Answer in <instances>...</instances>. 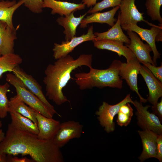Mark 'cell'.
<instances>
[{"label": "cell", "mask_w": 162, "mask_h": 162, "mask_svg": "<svg viewBox=\"0 0 162 162\" xmlns=\"http://www.w3.org/2000/svg\"><path fill=\"white\" fill-rule=\"evenodd\" d=\"M140 74L143 77L148 87L147 101L152 105L157 104L162 96V82L157 78L146 66L141 65Z\"/></svg>", "instance_id": "15"}, {"label": "cell", "mask_w": 162, "mask_h": 162, "mask_svg": "<svg viewBox=\"0 0 162 162\" xmlns=\"http://www.w3.org/2000/svg\"><path fill=\"white\" fill-rule=\"evenodd\" d=\"M8 110V112L14 111L37 124L35 110L27 106L17 94L10 98Z\"/></svg>", "instance_id": "24"}, {"label": "cell", "mask_w": 162, "mask_h": 162, "mask_svg": "<svg viewBox=\"0 0 162 162\" xmlns=\"http://www.w3.org/2000/svg\"><path fill=\"white\" fill-rule=\"evenodd\" d=\"M87 14L86 13L79 17H76L73 12L67 16H60L57 18L56 22L64 29L63 33L65 34L66 41L70 40L76 36L77 27Z\"/></svg>", "instance_id": "20"}, {"label": "cell", "mask_w": 162, "mask_h": 162, "mask_svg": "<svg viewBox=\"0 0 162 162\" xmlns=\"http://www.w3.org/2000/svg\"><path fill=\"white\" fill-rule=\"evenodd\" d=\"M23 0L0 1V21L6 22L11 27H14L13 18L16 10L23 4Z\"/></svg>", "instance_id": "23"}, {"label": "cell", "mask_w": 162, "mask_h": 162, "mask_svg": "<svg viewBox=\"0 0 162 162\" xmlns=\"http://www.w3.org/2000/svg\"><path fill=\"white\" fill-rule=\"evenodd\" d=\"M119 8V6H117L106 12L92 14L82 19L80 24V27L84 28L87 27L88 24L92 23H106L112 26L117 20L114 16Z\"/></svg>", "instance_id": "21"}, {"label": "cell", "mask_w": 162, "mask_h": 162, "mask_svg": "<svg viewBox=\"0 0 162 162\" xmlns=\"http://www.w3.org/2000/svg\"><path fill=\"white\" fill-rule=\"evenodd\" d=\"M119 16L121 25L135 24L143 21L152 26L155 25L145 20L143 13L139 11L135 4V0H122L119 5Z\"/></svg>", "instance_id": "11"}, {"label": "cell", "mask_w": 162, "mask_h": 162, "mask_svg": "<svg viewBox=\"0 0 162 162\" xmlns=\"http://www.w3.org/2000/svg\"><path fill=\"white\" fill-rule=\"evenodd\" d=\"M94 46L97 48L105 50L116 53L120 57L123 56L127 62L136 58L135 55L121 41L110 40H101L93 41Z\"/></svg>", "instance_id": "19"}, {"label": "cell", "mask_w": 162, "mask_h": 162, "mask_svg": "<svg viewBox=\"0 0 162 162\" xmlns=\"http://www.w3.org/2000/svg\"><path fill=\"white\" fill-rule=\"evenodd\" d=\"M137 58L126 63L122 62L120 67L119 75L122 79L124 80L130 89L136 92L138 95L140 102L146 103L147 99L143 98L139 92L138 87V75L140 74L141 65Z\"/></svg>", "instance_id": "8"}, {"label": "cell", "mask_w": 162, "mask_h": 162, "mask_svg": "<svg viewBox=\"0 0 162 162\" xmlns=\"http://www.w3.org/2000/svg\"><path fill=\"white\" fill-rule=\"evenodd\" d=\"M130 40L129 44H125L133 52L140 63L148 62L155 65L150 55L152 50L147 44H144L135 32L127 30Z\"/></svg>", "instance_id": "12"}, {"label": "cell", "mask_w": 162, "mask_h": 162, "mask_svg": "<svg viewBox=\"0 0 162 162\" xmlns=\"http://www.w3.org/2000/svg\"><path fill=\"white\" fill-rule=\"evenodd\" d=\"M83 128L82 124L74 120L61 123L59 129L53 141L57 147L61 148L70 140L80 137Z\"/></svg>", "instance_id": "10"}, {"label": "cell", "mask_w": 162, "mask_h": 162, "mask_svg": "<svg viewBox=\"0 0 162 162\" xmlns=\"http://www.w3.org/2000/svg\"><path fill=\"white\" fill-rule=\"evenodd\" d=\"M122 62L114 60L107 69H99L89 68L88 73L80 72L75 75V82L81 90L90 89L94 87L101 88L110 87L121 89L123 81L119 75Z\"/></svg>", "instance_id": "3"}, {"label": "cell", "mask_w": 162, "mask_h": 162, "mask_svg": "<svg viewBox=\"0 0 162 162\" xmlns=\"http://www.w3.org/2000/svg\"><path fill=\"white\" fill-rule=\"evenodd\" d=\"M10 85L8 82L3 85L0 84V118H5L8 112L9 100L7 93L9 90Z\"/></svg>", "instance_id": "28"}, {"label": "cell", "mask_w": 162, "mask_h": 162, "mask_svg": "<svg viewBox=\"0 0 162 162\" xmlns=\"http://www.w3.org/2000/svg\"><path fill=\"white\" fill-rule=\"evenodd\" d=\"M92 54H81L76 59L68 55L48 64L44 71L43 80L46 96L58 106L69 101L62 91L71 79V74L82 66L89 68L92 67Z\"/></svg>", "instance_id": "2"}, {"label": "cell", "mask_w": 162, "mask_h": 162, "mask_svg": "<svg viewBox=\"0 0 162 162\" xmlns=\"http://www.w3.org/2000/svg\"><path fill=\"white\" fill-rule=\"evenodd\" d=\"M7 154L4 153H0V162H7Z\"/></svg>", "instance_id": "37"}, {"label": "cell", "mask_w": 162, "mask_h": 162, "mask_svg": "<svg viewBox=\"0 0 162 162\" xmlns=\"http://www.w3.org/2000/svg\"><path fill=\"white\" fill-rule=\"evenodd\" d=\"M1 0H0V1H1Z\"/></svg>", "instance_id": "42"}, {"label": "cell", "mask_w": 162, "mask_h": 162, "mask_svg": "<svg viewBox=\"0 0 162 162\" xmlns=\"http://www.w3.org/2000/svg\"><path fill=\"white\" fill-rule=\"evenodd\" d=\"M2 126V122L0 121V128H1Z\"/></svg>", "instance_id": "39"}, {"label": "cell", "mask_w": 162, "mask_h": 162, "mask_svg": "<svg viewBox=\"0 0 162 162\" xmlns=\"http://www.w3.org/2000/svg\"><path fill=\"white\" fill-rule=\"evenodd\" d=\"M13 74L22 82L24 86L40 99L50 109L55 110L44 94L41 86L31 75L27 74L18 65L13 70Z\"/></svg>", "instance_id": "13"}, {"label": "cell", "mask_w": 162, "mask_h": 162, "mask_svg": "<svg viewBox=\"0 0 162 162\" xmlns=\"http://www.w3.org/2000/svg\"><path fill=\"white\" fill-rule=\"evenodd\" d=\"M22 62L20 55L14 53L2 55L0 57V79L6 72H12L13 70Z\"/></svg>", "instance_id": "26"}, {"label": "cell", "mask_w": 162, "mask_h": 162, "mask_svg": "<svg viewBox=\"0 0 162 162\" xmlns=\"http://www.w3.org/2000/svg\"><path fill=\"white\" fill-rule=\"evenodd\" d=\"M153 113L155 115L159 118L161 122H162V98L159 102L152 105L151 108Z\"/></svg>", "instance_id": "33"}, {"label": "cell", "mask_w": 162, "mask_h": 162, "mask_svg": "<svg viewBox=\"0 0 162 162\" xmlns=\"http://www.w3.org/2000/svg\"><path fill=\"white\" fill-rule=\"evenodd\" d=\"M0 153L13 156L29 155L35 162L64 161L60 148L53 140L39 139L37 135L18 130L11 123L0 142Z\"/></svg>", "instance_id": "1"}, {"label": "cell", "mask_w": 162, "mask_h": 162, "mask_svg": "<svg viewBox=\"0 0 162 162\" xmlns=\"http://www.w3.org/2000/svg\"><path fill=\"white\" fill-rule=\"evenodd\" d=\"M157 154L156 158L160 162L162 161V135H158L157 137Z\"/></svg>", "instance_id": "34"}, {"label": "cell", "mask_w": 162, "mask_h": 162, "mask_svg": "<svg viewBox=\"0 0 162 162\" xmlns=\"http://www.w3.org/2000/svg\"><path fill=\"white\" fill-rule=\"evenodd\" d=\"M82 3L88 8L94 5L96 3L97 0H82Z\"/></svg>", "instance_id": "36"}, {"label": "cell", "mask_w": 162, "mask_h": 162, "mask_svg": "<svg viewBox=\"0 0 162 162\" xmlns=\"http://www.w3.org/2000/svg\"><path fill=\"white\" fill-rule=\"evenodd\" d=\"M43 8L51 9V14H57L61 16H66L71 13L84 9L86 5L83 3L76 4L56 0H43Z\"/></svg>", "instance_id": "18"}, {"label": "cell", "mask_w": 162, "mask_h": 162, "mask_svg": "<svg viewBox=\"0 0 162 162\" xmlns=\"http://www.w3.org/2000/svg\"><path fill=\"white\" fill-rule=\"evenodd\" d=\"M142 146V151L139 157L142 162L150 158H156L158 134L149 130H138Z\"/></svg>", "instance_id": "16"}, {"label": "cell", "mask_w": 162, "mask_h": 162, "mask_svg": "<svg viewBox=\"0 0 162 162\" xmlns=\"http://www.w3.org/2000/svg\"><path fill=\"white\" fill-rule=\"evenodd\" d=\"M133 104L136 109L135 115L138 125L143 130H149L158 135H162V125L159 118L148 110L149 105L143 106L142 103L136 100H133Z\"/></svg>", "instance_id": "7"}, {"label": "cell", "mask_w": 162, "mask_h": 162, "mask_svg": "<svg viewBox=\"0 0 162 162\" xmlns=\"http://www.w3.org/2000/svg\"><path fill=\"white\" fill-rule=\"evenodd\" d=\"M130 93L128 94L121 101L116 104L111 105L104 101L96 111L95 114L98 116L97 118L100 125L104 128V130L107 133L113 132L115 125L113 119L115 116L118 113L120 107L127 103L133 104Z\"/></svg>", "instance_id": "6"}, {"label": "cell", "mask_w": 162, "mask_h": 162, "mask_svg": "<svg viewBox=\"0 0 162 162\" xmlns=\"http://www.w3.org/2000/svg\"><path fill=\"white\" fill-rule=\"evenodd\" d=\"M162 0H146L145 5L148 15L153 21H157L162 24V18L160 9Z\"/></svg>", "instance_id": "27"}, {"label": "cell", "mask_w": 162, "mask_h": 162, "mask_svg": "<svg viewBox=\"0 0 162 162\" xmlns=\"http://www.w3.org/2000/svg\"><path fill=\"white\" fill-rule=\"evenodd\" d=\"M37 121L38 138L46 140H53L60 127V121L52 118H48L35 111Z\"/></svg>", "instance_id": "14"}, {"label": "cell", "mask_w": 162, "mask_h": 162, "mask_svg": "<svg viewBox=\"0 0 162 162\" xmlns=\"http://www.w3.org/2000/svg\"><path fill=\"white\" fill-rule=\"evenodd\" d=\"M6 80L14 87L16 94L29 107L48 118H52L55 114L61 117L55 110L49 108L38 97L27 89L21 80L14 74H6Z\"/></svg>", "instance_id": "4"}, {"label": "cell", "mask_w": 162, "mask_h": 162, "mask_svg": "<svg viewBox=\"0 0 162 162\" xmlns=\"http://www.w3.org/2000/svg\"><path fill=\"white\" fill-rule=\"evenodd\" d=\"M58 0V1H61L62 0Z\"/></svg>", "instance_id": "40"}, {"label": "cell", "mask_w": 162, "mask_h": 162, "mask_svg": "<svg viewBox=\"0 0 162 162\" xmlns=\"http://www.w3.org/2000/svg\"><path fill=\"white\" fill-rule=\"evenodd\" d=\"M160 25L151 26L150 29L142 28L135 24H124L121 26L123 30H130L135 32L142 40H145L153 52L152 60L155 66L157 65V60L160 58L161 55L157 49L155 44L156 41H162V24Z\"/></svg>", "instance_id": "5"}, {"label": "cell", "mask_w": 162, "mask_h": 162, "mask_svg": "<svg viewBox=\"0 0 162 162\" xmlns=\"http://www.w3.org/2000/svg\"><path fill=\"white\" fill-rule=\"evenodd\" d=\"M5 134L2 129H0V142H1L4 139Z\"/></svg>", "instance_id": "38"}, {"label": "cell", "mask_w": 162, "mask_h": 162, "mask_svg": "<svg viewBox=\"0 0 162 162\" xmlns=\"http://www.w3.org/2000/svg\"><path fill=\"white\" fill-rule=\"evenodd\" d=\"M116 122L121 127L126 126L130 122L133 115L118 111Z\"/></svg>", "instance_id": "32"}, {"label": "cell", "mask_w": 162, "mask_h": 162, "mask_svg": "<svg viewBox=\"0 0 162 162\" xmlns=\"http://www.w3.org/2000/svg\"><path fill=\"white\" fill-rule=\"evenodd\" d=\"M17 29L0 21V54L3 55L14 53Z\"/></svg>", "instance_id": "17"}, {"label": "cell", "mask_w": 162, "mask_h": 162, "mask_svg": "<svg viewBox=\"0 0 162 162\" xmlns=\"http://www.w3.org/2000/svg\"><path fill=\"white\" fill-rule=\"evenodd\" d=\"M107 31L101 33H94L96 36L94 41L110 40L121 41L125 44L130 43V39L123 32L120 24L119 16L115 24Z\"/></svg>", "instance_id": "22"}, {"label": "cell", "mask_w": 162, "mask_h": 162, "mask_svg": "<svg viewBox=\"0 0 162 162\" xmlns=\"http://www.w3.org/2000/svg\"><path fill=\"white\" fill-rule=\"evenodd\" d=\"M7 162H33L32 159L27 158L26 157L18 158L16 156L7 155Z\"/></svg>", "instance_id": "35"}, {"label": "cell", "mask_w": 162, "mask_h": 162, "mask_svg": "<svg viewBox=\"0 0 162 162\" xmlns=\"http://www.w3.org/2000/svg\"><path fill=\"white\" fill-rule=\"evenodd\" d=\"M96 36L93 32V27H89L86 34L79 36H75L70 40L62 41L61 44L55 43L52 49L53 56L57 60L66 56L71 52L77 46L88 41H94Z\"/></svg>", "instance_id": "9"}, {"label": "cell", "mask_w": 162, "mask_h": 162, "mask_svg": "<svg viewBox=\"0 0 162 162\" xmlns=\"http://www.w3.org/2000/svg\"><path fill=\"white\" fill-rule=\"evenodd\" d=\"M9 112L11 119V123L14 127L20 130L38 134V130L37 124L28 118L14 111Z\"/></svg>", "instance_id": "25"}, {"label": "cell", "mask_w": 162, "mask_h": 162, "mask_svg": "<svg viewBox=\"0 0 162 162\" xmlns=\"http://www.w3.org/2000/svg\"><path fill=\"white\" fill-rule=\"evenodd\" d=\"M1 56V55L0 54V57Z\"/></svg>", "instance_id": "41"}, {"label": "cell", "mask_w": 162, "mask_h": 162, "mask_svg": "<svg viewBox=\"0 0 162 162\" xmlns=\"http://www.w3.org/2000/svg\"><path fill=\"white\" fill-rule=\"evenodd\" d=\"M143 65L146 66L152 74L160 81L162 82V64L157 67L148 62H142Z\"/></svg>", "instance_id": "31"}, {"label": "cell", "mask_w": 162, "mask_h": 162, "mask_svg": "<svg viewBox=\"0 0 162 162\" xmlns=\"http://www.w3.org/2000/svg\"><path fill=\"white\" fill-rule=\"evenodd\" d=\"M23 4L32 12L40 14L43 11V0H23Z\"/></svg>", "instance_id": "30"}, {"label": "cell", "mask_w": 162, "mask_h": 162, "mask_svg": "<svg viewBox=\"0 0 162 162\" xmlns=\"http://www.w3.org/2000/svg\"><path fill=\"white\" fill-rule=\"evenodd\" d=\"M121 0H103L100 2L96 3L93 8L87 11V13L92 14L101 11L108 8L119 6Z\"/></svg>", "instance_id": "29"}]
</instances>
